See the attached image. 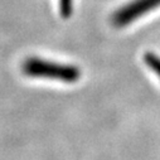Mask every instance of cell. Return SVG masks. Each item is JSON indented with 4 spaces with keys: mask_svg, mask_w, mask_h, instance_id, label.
Masks as SVG:
<instances>
[{
    "mask_svg": "<svg viewBox=\"0 0 160 160\" xmlns=\"http://www.w3.org/2000/svg\"><path fill=\"white\" fill-rule=\"evenodd\" d=\"M23 73L33 78H48L62 81L64 83H74L81 77V71L72 64L57 63L42 58L30 57L22 64Z\"/></svg>",
    "mask_w": 160,
    "mask_h": 160,
    "instance_id": "1",
    "label": "cell"
},
{
    "mask_svg": "<svg viewBox=\"0 0 160 160\" xmlns=\"http://www.w3.org/2000/svg\"><path fill=\"white\" fill-rule=\"evenodd\" d=\"M144 62L160 78V57L152 52H146L144 54Z\"/></svg>",
    "mask_w": 160,
    "mask_h": 160,
    "instance_id": "3",
    "label": "cell"
},
{
    "mask_svg": "<svg viewBox=\"0 0 160 160\" xmlns=\"http://www.w3.org/2000/svg\"><path fill=\"white\" fill-rule=\"evenodd\" d=\"M159 7L160 0H131L130 3L117 9L113 13L111 20L115 27L124 28Z\"/></svg>",
    "mask_w": 160,
    "mask_h": 160,
    "instance_id": "2",
    "label": "cell"
},
{
    "mask_svg": "<svg viewBox=\"0 0 160 160\" xmlns=\"http://www.w3.org/2000/svg\"><path fill=\"white\" fill-rule=\"evenodd\" d=\"M73 9V0H59V13L63 18H69Z\"/></svg>",
    "mask_w": 160,
    "mask_h": 160,
    "instance_id": "4",
    "label": "cell"
}]
</instances>
